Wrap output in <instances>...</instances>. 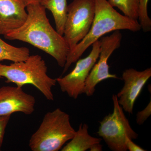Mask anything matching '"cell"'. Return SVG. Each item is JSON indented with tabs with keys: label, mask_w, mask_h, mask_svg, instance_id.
Listing matches in <instances>:
<instances>
[{
	"label": "cell",
	"mask_w": 151,
	"mask_h": 151,
	"mask_svg": "<svg viewBox=\"0 0 151 151\" xmlns=\"http://www.w3.org/2000/svg\"><path fill=\"white\" fill-rule=\"evenodd\" d=\"M26 8L28 16L24 24L4 37L29 43L52 56L58 65L64 67L70 48L63 36L50 24L46 9L40 3L29 4Z\"/></svg>",
	"instance_id": "cell-1"
},
{
	"label": "cell",
	"mask_w": 151,
	"mask_h": 151,
	"mask_svg": "<svg viewBox=\"0 0 151 151\" xmlns=\"http://www.w3.org/2000/svg\"><path fill=\"white\" fill-rule=\"evenodd\" d=\"M95 16L89 32L67 55L62 74L75 63L95 42L106 34L120 30L137 32L142 29L138 20L121 14L109 4L107 0H95Z\"/></svg>",
	"instance_id": "cell-2"
},
{
	"label": "cell",
	"mask_w": 151,
	"mask_h": 151,
	"mask_svg": "<svg viewBox=\"0 0 151 151\" xmlns=\"http://www.w3.org/2000/svg\"><path fill=\"white\" fill-rule=\"evenodd\" d=\"M47 68L39 55H29L26 60L6 65L0 63V78H6L7 83H12L20 87L31 84L38 89L47 100H54L52 88L56 79L47 74Z\"/></svg>",
	"instance_id": "cell-3"
},
{
	"label": "cell",
	"mask_w": 151,
	"mask_h": 151,
	"mask_svg": "<svg viewBox=\"0 0 151 151\" xmlns=\"http://www.w3.org/2000/svg\"><path fill=\"white\" fill-rule=\"evenodd\" d=\"M76 131L69 115L60 108L49 112L31 137L29 147L33 151H58L72 139Z\"/></svg>",
	"instance_id": "cell-4"
},
{
	"label": "cell",
	"mask_w": 151,
	"mask_h": 151,
	"mask_svg": "<svg viewBox=\"0 0 151 151\" xmlns=\"http://www.w3.org/2000/svg\"><path fill=\"white\" fill-rule=\"evenodd\" d=\"M113 111L105 116L100 122V126L97 132L113 151H127L125 145L126 137L132 140L136 139L138 134L132 129L122 106L119 105L116 95L112 96Z\"/></svg>",
	"instance_id": "cell-5"
},
{
	"label": "cell",
	"mask_w": 151,
	"mask_h": 151,
	"mask_svg": "<svg viewBox=\"0 0 151 151\" xmlns=\"http://www.w3.org/2000/svg\"><path fill=\"white\" fill-rule=\"evenodd\" d=\"M95 11V0H73L68 6L63 36L70 51L89 32L94 20Z\"/></svg>",
	"instance_id": "cell-6"
},
{
	"label": "cell",
	"mask_w": 151,
	"mask_h": 151,
	"mask_svg": "<svg viewBox=\"0 0 151 151\" xmlns=\"http://www.w3.org/2000/svg\"><path fill=\"white\" fill-rule=\"evenodd\" d=\"M122 39L120 30L115 31L111 35L101 37L99 60L94 64L85 81L84 93L86 96H92L95 87L101 81L108 78H119L116 74L110 73L108 61L113 52L121 46Z\"/></svg>",
	"instance_id": "cell-7"
},
{
	"label": "cell",
	"mask_w": 151,
	"mask_h": 151,
	"mask_svg": "<svg viewBox=\"0 0 151 151\" xmlns=\"http://www.w3.org/2000/svg\"><path fill=\"white\" fill-rule=\"evenodd\" d=\"M100 40L92 45L91 52L86 57L76 62L73 70L63 77L56 78L61 91L68 96L76 99L80 94L84 93L85 81L92 68L99 58L100 51Z\"/></svg>",
	"instance_id": "cell-8"
},
{
	"label": "cell",
	"mask_w": 151,
	"mask_h": 151,
	"mask_svg": "<svg viewBox=\"0 0 151 151\" xmlns=\"http://www.w3.org/2000/svg\"><path fill=\"white\" fill-rule=\"evenodd\" d=\"M151 76V68L143 71L129 68L123 72L124 86L116 95L118 103L125 112L133 114L135 101Z\"/></svg>",
	"instance_id": "cell-9"
},
{
	"label": "cell",
	"mask_w": 151,
	"mask_h": 151,
	"mask_svg": "<svg viewBox=\"0 0 151 151\" xmlns=\"http://www.w3.org/2000/svg\"><path fill=\"white\" fill-rule=\"evenodd\" d=\"M35 98L26 93L22 87L3 86L0 88V117L14 113L31 115L35 111Z\"/></svg>",
	"instance_id": "cell-10"
},
{
	"label": "cell",
	"mask_w": 151,
	"mask_h": 151,
	"mask_svg": "<svg viewBox=\"0 0 151 151\" xmlns=\"http://www.w3.org/2000/svg\"><path fill=\"white\" fill-rule=\"evenodd\" d=\"M26 7L22 0H0V35L4 37L24 24Z\"/></svg>",
	"instance_id": "cell-11"
},
{
	"label": "cell",
	"mask_w": 151,
	"mask_h": 151,
	"mask_svg": "<svg viewBox=\"0 0 151 151\" xmlns=\"http://www.w3.org/2000/svg\"><path fill=\"white\" fill-rule=\"evenodd\" d=\"M70 142L61 148L62 151H85L89 150L96 143H100L102 139L94 137L89 134L88 126L81 124Z\"/></svg>",
	"instance_id": "cell-12"
},
{
	"label": "cell",
	"mask_w": 151,
	"mask_h": 151,
	"mask_svg": "<svg viewBox=\"0 0 151 151\" xmlns=\"http://www.w3.org/2000/svg\"><path fill=\"white\" fill-rule=\"evenodd\" d=\"M40 4L51 12L57 32L63 36L68 6L67 0H40Z\"/></svg>",
	"instance_id": "cell-13"
},
{
	"label": "cell",
	"mask_w": 151,
	"mask_h": 151,
	"mask_svg": "<svg viewBox=\"0 0 151 151\" xmlns=\"http://www.w3.org/2000/svg\"><path fill=\"white\" fill-rule=\"evenodd\" d=\"M29 55V50L27 47H16L0 38V62L4 60L13 62L24 61Z\"/></svg>",
	"instance_id": "cell-14"
},
{
	"label": "cell",
	"mask_w": 151,
	"mask_h": 151,
	"mask_svg": "<svg viewBox=\"0 0 151 151\" xmlns=\"http://www.w3.org/2000/svg\"><path fill=\"white\" fill-rule=\"evenodd\" d=\"M113 7L122 11L129 18L138 20L139 0H107Z\"/></svg>",
	"instance_id": "cell-15"
},
{
	"label": "cell",
	"mask_w": 151,
	"mask_h": 151,
	"mask_svg": "<svg viewBox=\"0 0 151 151\" xmlns=\"http://www.w3.org/2000/svg\"><path fill=\"white\" fill-rule=\"evenodd\" d=\"M149 0H139L138 19L141 29L145 32L151 31V19L148 15L147 5Z\"/></svg>",
	"instance_id": "cell-16"
},
{
	"label": "cell",
	"mask_w": 151,
	"mask_h": 151,
	"mask_svg": "<svg viewBox=\"0 0 151 151\" xmlns=\"http://www.w3.org/2000/svg\"><path fill=\"white\" fill-rule=\"evenodd\" d=\"M151 114V101L147 105L144 110L139 111L137 113V124L139 125H142L147 119L150 117Z\"/></svg>",
	"instance_id": "cell-17"
},
{
	"label": "cell",
	"mask_w": 151,
	"mask_h": 151,
	"mask_svg": "<svg viewBox=\"0 0 151 151\" xmlns=\"http://www.w3.org/2000/svg\"><path fill=\"white\" fill-rule=\"evenodd\" d=\"M11 116H6L0 117V151L1 150L3 140L4 137L5 130Z\"/></svg>",
	"instance_id": "cell-18"
},
{
	"label": "cell",
	"mask_w": 151,
	"mask_h": 151,
	"mask_svg": "<svg viewBox=\"0 0 151 151\" xmlns=\"http://www.w3.org/2000/svg\"><path fill=\"white\" fill-rule=\"evenodd\" d=\"M125 145L127 149V150L130 151H146L138 145L133 142V140L130 139L128 137H126L125 140Z\"/></svg>",
	"instance_id": "cell-19"
},
{
	"label": "cell",
	"mask_w": 151,
	"mask_h": 151,
	"mask_svg": "<svg viewBox=\"0 0 151 151\" xmlns=\"http://www.w3.org/2000/svg\"><path fill=\"white\" fill-rule=\"evenodd\" d=\"M89 150L90 151H101L103 150V146L100 143H96L91 147Z\"/></svg>",
	"instance_id": "cell-20"
},
{
	"label": "cell",
	"mask_w": 151,
	"mask_h": 151,
	"mask_svg": "<svg viewBox=\"0 0 151 151\" xmlns=\"http://www.w3.org/2000/svg\"><path fill=\"white\" fill-rule=\"evenodd\" d=\"M23 3H24L26 6L29 4L34 3H40V0H22Z\"/></svg>",
	"instance_id": "cell-21"
}]
</instances>
